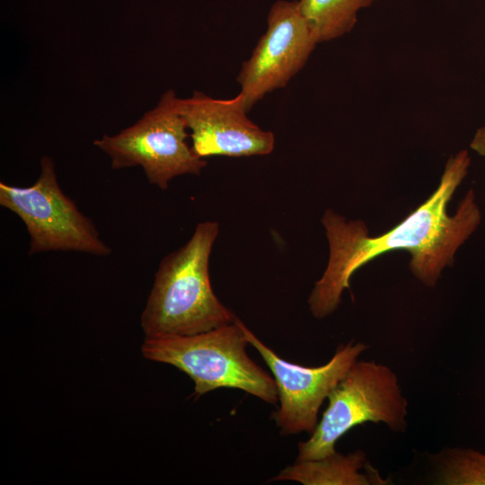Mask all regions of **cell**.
<instances>
[{
    "mask_svg": "<svg viewBox=\"0 0 485 485\" xmlns=\"http://www.w3.org/2000/svg\"><path fill=\"white\" fill-rule=\"evenodd\" d=\"M471 159L462 150L447 161L436 190L404 220L388 232L369 236L361 220H346L328 209L322 216L330 247L327 267L313 286L308 298L312 314L322 319L339 306L350 278L362 266L392 251L411 255L412 273L428 287H435L442 270L452 266L458 248L481 223V214L475 193L470 190L450 216L448 203L466 176Z\"/></svg>",
    "mask_w": 485,
    "mask_h": 485,
    "instance_id": "cell-1",
    "label": "cell"
},
{
    "mask_svg": "<svg viewBox=\"0 0 485 485\" xmlns=\"http://www.w3.org/2000/svg\"><path fill=\"white\" fill-rule=\"evenodd\" d=\"M218 233V222H200L183 246L161 260L140 319L146 337L196 334L236 319L210 282L209 259Z\"/></svg>",
    "mask_w": 485,
    "mask_h": 485,
    "instance_id": "cell-2",
    "label": "cell"
},
{
    "mask_svg": "<svg viewBox=\"0 0 485 485\" xmlns=\"http://www.w3.org/2000/svg\"><path fill=\"white\" fill-rule=\"evenodd\" d=\"M241 323L236 317L233 322L196 334L146 337L141 352L148 360L169 364L188 375L196 396L232 388L276 404L275 380L247 355L249 342Z\"/></svg>",
    "mask_w": 485,
    "mask_h": 485,
    "instance_id": "cell-3",
    "label": "cell"
},
{
    "mask_svg": "<svg viewBox=\"0 0 485 485\" xmlns=\"http://www.w3.org/2000/svg\"><path fill=\"white\" fill-rule=\"evenodd\" d=\"M329 404L307 441L298 443L296 460H314L336 452L337 441L367 421L393 432L406 428L407 401L396 375L375 361L357 360L328 396Z\"/></svg>",
    "mask_w": 485,
    "mask_h": 485,
    "instance_id": "cell-4",
    "label": "cell"
},
{
    "mask_svg": "<svg viewBox=\"0 0 485 485\" xmlns=\"http://www.w3.org/2000/svg\"><path fill=\"white\" fill-rule=\"evenodd\" d=\"M188 137L179 98L169 89L136 123L116 135H103L93 145L109 156L113 170L140 166L148 182L164 190L173 178L198 175L207 165L187 143Z\"/></svg>",
    "mask_w": 485,
    "mask_h": 485,
    "instance_id": "cell-5",
    "label": "cell"
},
{
    "mask_svg": "<svg viewBox=\"0 0 485 485\" xmlns=\"http://www.w3.org/2000/svg\"><path fill=\"white\" fill-rule=\"evenodd\" d=\"M0 205L24 224L30 236L29 255L77 251L104 257L111 253L93 221L60 188L55 163L48 155L41 158L33 184L18 187L0 182Z\"/></svg>",
    "mask_w": 485,
    "mask_h": 485,
    "instance_id": "cell-6",
    "label": "cell"
},
{
    "mask_svg": "<svg viewBox=\"0 0 485 485\" xmlns=\"http://www.w3.org/2000/svg\"><path fill=\"white\" fill-rule=\"evenodd\" d=\"M246 339L261 356L275 380L279 408L273 413L282 435L312 434L318 424L320 408L359 355L363 343L340 346L325 365L308 367L287 361L255 336L242 322Z\"/></svg>",
    "mask_w": 485,
    "mask_h": 485,
    "instance_id": "cell-7",
    "label": "cell"
},
{
    "mask_svg": "<svg viewBox=\"0 0 485 485\" xmlns=\"http://www.w3.org/2000/svg\"><path fill=\"white\" fill-rule=\"evenodd\" d=\"M268 28L237 75L238 93L248 110L267 93L287 84L307 62L318 43L297 1L276 2Z\"/></svg>",
    "mask_w": 485,
    "mask_h": 485,
    "instance_id": "cell-8",
    "label": "cell"
},
{
    "mask_svg": "<svg viewBox=\"0 0 485 485\" xmlns=\"http://www.w3.org/2000/svg\"><path fill=\"white\" fill-rule=\"evenodd\" d=\"M179 110L198 157L266 155L274 149L273 133L247 117L249 110L239 94L216 99L194 91L189 98H179Z\"/></svg>",
    "mask_w": 485,
    "mask_h": 485,
    "instance_id": "cell-9",
    "label": "cell"
},
{
    "mask_svg": "<svg viewBox=\"0 0 485 485\" xmlns=\"http://www.w3.org/2000/svg\"><path fill=\"white\" fill-rule=\"evenodd\" d=\"M368 463L361 451L344 455L338 452L320 459L296 460L283 469L271 481H294L304 485H369L387 484L374 468L366 472L359 471Z\"/></svg>",
    "mask_w": 485,
    "mask_h": 485,
    "instance_id": "cell-10",
    "label": "cell"
},
{
    "mask_svg": "<svg viewBox=\"0 0 485 485\" xmlns=\"http://www.w3.org/2000/svg\"><path fill=\"white\" fill-rule=\"evenodd\" d=\"M375 0H299L298 7L317 42L329 41L349 32L358 10Z\"/></svg>",
    "mask_w": 485,
    "mask_h": 485,
    "instance_id": "cell-11",
    "label": "cell"
},
{
    "mask_svg": "<svg viewBox=\"0 0 485 485\" xmlns=\"http://www.w3.org/2000/svg\"><path fill=\"white\" fill-rule=\"evenodd\" d=\"M438 481L441 484H485V454L473 450L451 451L442 461Z\"/></svg>",
    "mask_w": 485,
    "mask_h": 485,
    "instance_id": "cell-12",
    "label": "cell"
},
{
    "mask_svg": "<svg viewBox=\"0 0 485 485\" xmlns=\"http://www.w3.org/2000/svg\"><path fill=\"white\" fill-rule=\"evenodd\" d=\"M471 147L485 157V127L480 128L471 142Z\"/></svg>",
    "mask_w": 485,
    "mask_h": 485,
    "instance_id": "cell-13",
    "label": "cell"
}]
</instances>
